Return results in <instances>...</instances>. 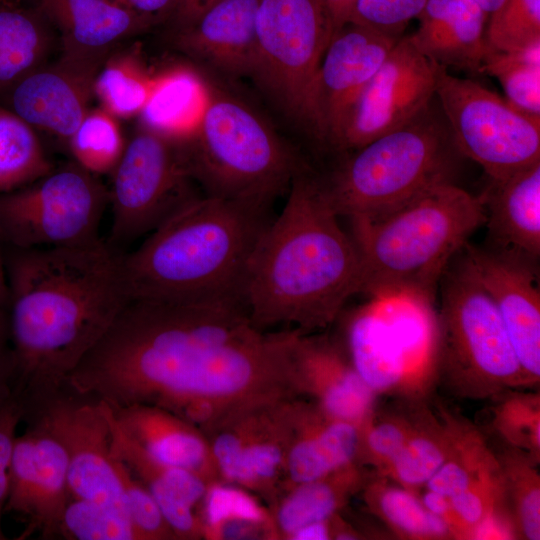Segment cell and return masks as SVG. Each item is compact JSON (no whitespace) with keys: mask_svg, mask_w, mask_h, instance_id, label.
<instances>
[{"mask_svg":"<svg viewBox=\"0 0 540 540\" xmlns=\"http://www.w3.org/2000/svg\"><path fill=\"white\" fill-rule=\"evenodd\" d=\"M292 332L257 328L240 301L131 299L66 388L111 409L157 406L205 434L240 412L299 396Z\"/></svg>","mask_w":540,"mask_h":540,"instance_id":"obj_1","label":"cell"},{"mask_svg":"<svg viewBox=\"0 0 540 540\" xmlns=\"http://www.w3.org/2000/svg\"><path fill=\"white\" fill-rule=\"evenodd\" d=\"M123 256L100 238L9 254L4 386L23 420L66 389L70 374L131 300Z\"/></svg>","mask_w":540,"mask_h":540,"instance_id":"obj_2","label":"cell"},{"mask_svg":"<svg viewBox=\"0 0 540 540\" xmlns=\"http://www.w3.org/2000/svg\"><path fill=\"white\" fill-rule=\"evenodd\" d=\"M286 203L258 237L242 301L253 324L302 333L326 328L360 293L356 246L339 223L322 178L310 166L291 181Z\"/></svg>","mask_w":540,"mask_h":540,"instance_id":"obj_3","label":"cell"},{"mask_svg":"<svg viewBox=\"0 0 540 540\" xmlns=\"http://www.w3.org/2000/svg\"><path fill=\"white\" fill-rule=\"evenodd\" d=\"M270 206L205 195L184 205L130 254L131 299L242 301L250 254Z\"/></svg>","mask_w":540,"mask_h":540,"instance_id":"obj_4","label":"cell"},{"mask_svg":"<svg viewBox=\"0 0 540 540\" xmlns=\"http://www.w3.org/2000/svg\"><path fill=\"white\" fill-rule=\"evenodd\" d=\"M348 220L361 265L360 293L432 300L447 265L485 224L486 212L480 196L442 182L382 216Z\"/></svg>","mask_w":540,"mask_h":540,"instance_id":"obj_5","label":"cell"},{"mask_svg":"<svg viewBox=\"0 0 540 540\" xmlns=\"http://www.w3.org/2000/svg\"><path fill=\"white\" fill-rule=\"evenodd\" d=\"M456 149L447 122L433 109L346 154L322 183L339 217L372 219L451 177Z\"/></svg>","mask_w":540,"mask_h":540,"instance_id":"obj_6","label":"cell"},{"mask_svg":"<svg viewBox=\"0 0 540 540\" xmlns=\"http://www.w3.org/2000/svg\"><path fill=\"white\" fill-rule=\"evenodd\" d=\"M186 145L206 195L270 207L309 166L251 108L210 90Z\"/></svg>","mask_w":540,"mask_h":540,"instance_id":"obj_7","label":"cell"},{"mask_svg":"<svg viewBox=\"0 0 540 540\" xmlns=\"http://www.w3.org/2000/svg\"><path fill=\"white\" fill-rule=\"evenodd\" d=\"M460 254L440 278L437 379L453 395L474 400L528 387L492 298Z\"/></svg>","mask_w":540,"mask_h":540,"instance_id":"obj_8","label":"cell"},{"mask_svg":"<svg viewBox=\"0 0 540 540\" xmlns=\"http://www.w3.org/2000/svg\"><path fill=\"white\" fill-rule=\"evenodd\" d=\"M255 34L252 77L312 136L313 86L333 36L322 0H259Z\"/></svg>","mask_w":540,"mask_h":540,"instance_id":"obj_9","label":"cell"},{"mask_svg":"<svg viewBox=\"0 0 540 540\" xmlns=\"http://www.w3.org/2000/svg\"><path fill=\"white\" fill-rule=\"evenodd\" d=\"M108 190L112 211L107 242L121 245L156 230L198 197L186 137L139 126L127 141Z\"/></svg>","mask_w":540,"mask_h":540,"instance_id":"obj_10","label":"cell"},{"mask_svg":"<svg viewBox=\"0 0 540 540\" xmlns=\"http://www.w3.org/2000/svg\"><path fill=\"white\" fill-rule=\"evenodd\" d=\"M107 188L78 164L51 170L0 193V240L16 249L54 248L99 239Z\"/></svg>","mask_w":540,"mask_h":540,"instance_id":"obj_11","label":"cell"},{"mask_svg":"<svg viewBox=\"0 0 540 540\" xmlns=\"http://www.w3.org/2000/svg\"><path fill=\"white\" fill-rule=\"evenodd\" d=\"M435 96L456 149L479 164L490 180L540 161V117L516 109L476 81L451 75L439 64Z\"/></svg>","mask_w":540,"mask_h":540,"instance_id":"obj_12","label":"cell"},{"mask_svg":"<svg viewBox=\"0 0 540 540\" xmlns=\"http://www.w3.org/2000/svg\"><path fill=\"white\" fill-rule=\"evenodd\" d=\"M299 398L250 408L205 433L221 482L260 496L268 508L276 501L281 493Z\"/></svg>","mask_w":540,"mask_h":540,"instance_id":"obj_13","label":"cell"},{"mask_svg":"<svg viewBox=\"0 0 540 540\" xmlns=\"http://www.w3.org/2000/svg\"><path fill=\"white\" fill-rule=\"evenodd\" d=\"M26 421L40 424L64 447L72 498L99 503L129 521L103 402L65 389Z\"/></svg>","mask_w":540,"mask_h":540,"instance_id":"obj_14","label":"cell"},{"mask_svg":"<svg viewBox=\"0 0 540 540\" xmlns=\"http://www.w3.org/2000/svg\"><path fill=\"white\" fill-rule=\"evenodd\" d=\"M437 68L402 36L357 99L334 152H353L424 114L436 99Z\"/></svg>","mask_w":540,"mask_h":540,"instance_id":"obj_15","label":"cell"},{"mask_svg":"<svg viewBox=\"0 0 540 540\" xmlns=\"http://www.w3.org/2000/svg\"><path fill=\"white\" fill-rule=\"evenodd\" d=\"M399 39L355 23L332 36L312 93L318 144L334 151L357 99Z\"/></svg>","mask_w":540,"mask_h":540,"instance_id":"obj_16","label":"cell"},{"mask_svg":"<svg viewBox=\"0 0 540 540\" xmlns=\"http://www.w3.org/2000/svg\"><path fill=\"white\" fill-rule=\"evenodd\" d=\"M27 424L14 440L5 512L25 523L18 539L34 533L41 539H55L60 537L62 516L71 498L68 459L54 435L36 422Z\"/></svg>","mask_w":540,"mask_h":540,"instance_id":"obj_17","label":"cell"},{"mask_svg":"<svg viewBox=\"0 0 540 540\" xmlns=\"http://www.w3.org/2000/svg\"><path fill=\"white\" fill-rule=\"evenodd\" d=\"M463 254L492 298L528 387L540 379L539 263L467 242Z\"/></svg>","mask_w":540,"mask_h":540,"instance_id":"obj_18","label":"cell"},{"mask_svg":"<svg viewBox=\"0 0 540 540\" xmlns=\"http://www.w3.org/2000/svg\"><path fill=\"white\" fill-rule=\"evenodd\" d=\"M102 64L61 55L55 63L42 64L0 92V99L31 127L67 144L90 109Z\"/></svg>","mask_w":540,"mask_h":540,"instance_id":"obj_19","label":"cell"},{"mask_svg":"<svg viewBox=\"0 0 540 540\" xmlns=\"http://www.w3.org/2000/svg\"><path fill=\"white\" fill-rule=\"evenodd\" d=\"M290 361L301 398L360 428L371 416L377 396L358 375L344 348L329 336L294 329Z\"/></svg>","mask_w":540,"mask_h":540,"instance_id":"obj_20","label":"cell"},{"mask_svg":"<svg viewBox=\"0 0 540 540\" xmlns=\"http://www.w3.org/2000/svg\"><path fill=\"white\" fill-rule=\"evenodd\" d=\"M259 0H226L175 27L182 52L230 76H252L256 63L255 15Z\"/></svg>","mask_w":540,"mask_h":540,"instance_id":"obj_21","label":"cell"},{"mask_svg":"<svg viewBox=\"0 0 540 540\" xmlns=\"http://www.w3.org/2000/svg\"><path fill=\"white\" fill-rule=\"evenodd\" d=\"M60 33L62 56L103 63L119 43L154 25L117 0H39L36 8Z\"/></svg>","mask_w":540,"mask_h":540,"instance_id":"obj_22","label":"cell"},{"mask_svg":"<svg viewBox=\"0 0 540 540\" xmlns=\"http://www.w3.org/2000/svg\"><path fill=\"white\" fill-rule=\"evenodd\" d=\"M489 182L480 195L486 212L484 247L539 263L540 161Z\"/></svg>","mask_w":540,"mask_h":540,"instance_id":"obj_23","label":"cell"},{"mask_svg":"<svg viewBox=\"0 0 540 540\" xmlns=\"http://www.w3.org/2000/svg\"><path fill=\"white\" fill-rule=\"evenodd\" d=\"M488 18L474 0H428L409 39L421 54L447 69L480 73L492 49L486 37Z\"/></svg>","mask_w":540,"mask_h":540,"instance_id":"obj_24","label":"cell"},{"mask_svg":"<svg viewBox=\"0 0 540 540\" xmlns=\"http://www.w3.org/2000/svg\"><path fill=\"white\" fill-rule=\"evenodd\" d=\"M360 430L359 426L333 418L311 401L299 398L280 495L295 485L357 462Z\"/></svg>","mask_w":540,"mask_h":540,"instance_id":"obj_25","label":"cell"},{"mask_svg":"<svg viewBox=\"0 0 540 540\" xmlns=\"http://www.w3.org/2000/svg\"><path fill=\"white\" fill-rule=\"evenodd\" d=\"M111 410L125 434L153 458L191 471L209 485L221 482L209 442L193 424L152 405L132 404Z\"/></svg>","mask_w":540,"mask_h":540,"instance_id":"obj_26","label":"cell"},{"mask_svg":"<svg viewBox=\"0 0 540 540\" xmlns=\"http://www.w3.org/2000/svg\"><path fill=\"white\" fill-rule=\"evenodd\" d=\"M352 366L378 397L397 394L407 400V373L402 352L374 303L357 309L346 326Z\"/></svg>","mask_w":540,"mask_h":540,"instance_id":"obj_27","label":"cell"},{"mask_svg":"<svg viewBox=\"0 0 540 540\" xmlns=\"http://www.w3.org/2000/svg\"><path fill=\"white\" fill-rule=\"evenodd\" d=\"M369 476L362 465L354 462L282 493L269 507L277 539L288 540L298 529L340 513Z\"/></svg>","mask_w":540,"mask_h":540,"instance_id":"obj_28","label":"cell"},{"mask_svg":"<svg viewBox=\"0 0 540 540\" xmlns=\"http://www.w3.org/2000/svg\"><path fill=\"white\" fill-rule=\"evenodd\" d=\"M107 409L111 426L112 456L121 461L147 488L163 515L167 518L174 517L187 503L198 509L209 484L191 471L153 458L125 434L110 407L107 406Z\"/></svg>","mask_w":540,"mask_h":540,"instance_id":"obj_29","label":"cell"},{"mask_svg":"<svg viewBox=\"0 0 540 540\" xmlns=\"http://www.w3.org/2000/svg\"><path fill=\"white\" fill-rule=\"evenodd\" d=\"M458 422V417L446 411L442 412L441 418L436 417L422 401L412 434L378 475L417 494L448 457Z\"/></svg>","mask_w":540,"mask_h":540,"instance_id":"obj_30","label":"cell"},{"mask_svg":"<svg viewBox=\"0 0 540 540\" xmlns=\"http://www.w3.org/2000/svg\"><path fill=\"white\" fill-rule=\"evenodd\" d=\"M208 93L202 78L189 67L176 66L155 74L152 93L138 115L140 125L186 137L197 125Z\"/></svg>","mask_w":540,"mask_h":540,"instance_id":"obj_31","label":"cell"},{"mask_svg":"<svg viewBox=\"0 0 540 540\" xmlns=\"http://www.w3.org/2000/svg\"><path fill=\"white\" fill-rule=\"evenodd\" d=\"M204 539L278 540L270 509L238 486L210 484L199 506Z\"/></svg>","mask_w":540,"mask_h":540,"instance_id":"obj_32","label":"cell"},{"mask_svg":"<svg viewBox=\"0 0 540 540\" xmlns=\"http://www.w3.org/2000/svg\"><path fill=\"white\" fill-rule=\"evenodd\" d=\"M48 24L37 9L0 2V92L44 64Z\"/></svg>","mask_w":540,"mask_h":540,"instance_id":"obj_33","label":"cell"},{"mask_svg":"<svg viewBox=\"0 0 540 540\" xmlns=\"http://www.w3.org/2000/svg\"><path fill=\"white\" fill-rule=\"evenodd\" d=\"M361 491L369 510L398 538L452 539L447 524L425 508L418 494L390 479L370 474Z\"/></svg>","mask_w":540,"mask_h":540,"instance_id":"obj_34","label":"cell"},{"mask_svg":"<svg viewBox=\"0 0 540 540\" xmlns=\"http://www.w3.org/2000/svg\"><path fill=\"white\" fill-rule=\"evenodd\" d=\"M152 74L138 53H111L101 65L94 82V95L101 107L118 119L138 116L154 87Z\"/></svg>","mask_w":540,"mask_h":540,"instance_id":"obj_35","label":"cell"},{"mask_svg":"<svg viewBox=\"0 0 540 540\" xmlns=\"http://www.w3.org/2000/svg\"><path fill=\"white\" fill-rule=\"evenodd\" d=\"M52 169L35 129L0 105V193L34 182Z\"/></svg>","mask_w":540,"mask_h":540,"instance_id":"obj_36","label":"cell"},{"mask_svg":"<svg viewBox=\"0 0 540 540\" xmlns=\"http://www.w3.org/2000/svg\"><path fill=\"white\" fill-rule=\"evenodd\" d=\"M500 470L496 454L480 431L459 418L448 457L424 487L451 497Z\"/></svg>","mask_w":540,"mask_h":540,"instance_id":"obj_37","label":"cell"},{"mask_svg":"<svg viewBox=\"0 0 540 540\" xmlns=\"http://www.w3.org/2000/svg\"><path fill=\"white\" fill-rule=\"evenodd\" d=\"M496 456L519 538L539 540L540 476L536 470L537 463L525 452L507 444Z\"/></svg>","mask_w":540,"mask_h":540,"instance_id":"obj_38","label":"cell"},{"mask_svg":"<svg viewBox=\"0 0 540 540\" xmlns=\"http://www.w3.org/2000/svg\"><path fill=\"white\" fill-rule=\"evenodd\" d=\"M126 144L118 118L102 107L89 109L67 142L75 163L96 176L113 172Z\"/></svg>","mask_w":540,"mask_h":540,"instance_id":"obj_39","label":"cell"},{"mask_svg":"<svg viewBox=\"0 0 540 540\" xmlns=\"http://www.w3.org/2000/svg\"><path fill=\"white\" fill-rule=\"evenodd\" d=\"M480 73L495 77L516 109L540 117V44L516 51L491 49Z\"/></svg>","mask_w":540,"mask_h":540,"instance_id":"obj_40","label":"cell"},{"mask_svg":"<svg viewBox=\"0 0 540 540\" xmlns=\"http://www.w3.org/2000/svg\"><path fill=\"white\" fill-rule=\"evenodd\" d=\"M423 400H406L405 410L378 411L362 425L357 462L382 473L404 447L413 432Z\"/></svg>","mask_w":540,"mask_h":540,"instance_id":"obj_41","label":"cell"},{"mask_svg":"<svg viewBox=\"0 0 540 540\" xmlns=\"http://www.w3.org/2000/svg\"><path fill=\"white\" fill-rule=\"evenodd\" d=\"M494 407L493 425L503 441L537 464L540 458L539 394L501 393Z\"/></svg>","mask_w":540,"mask_h":540,"instance_id":"obj_42","label":"cell"},{"mask_svg":"<svg viewBox=\"0 0 540 540\" xmlns=\"http://www.w3.org/2000/svg\"><path fill=\"white\" fill-rule=\"evenodd\" d=\"M486 37L499 51H516L540 44V0H506L489 15Z\"/></svg>","mask_w":540,"mask_h":540,"instance_id":"obj_43","label":"cell"},{"mask_svg":"<svg viewBox=\"0 0 540 540\" xmlns=\"http://www.w3.org/2000/svg\"><path fill=\"white\" fill-rule=\"evenodd\" d=\"M60 537L69 540H136L125 517L99 503L72 497L62 516Z\"/></svg>","mask_w":540,"mask_h":540,"instance_id":"obj_44","label":"cell"},{"mask_svg":"<svg viewBox=\"0 0 540 540\" xmlns=\"http://www.w3.org/2000/svg\"><path fill=\"white\" fill-rule=\"evenodd\" d=\"M114 460L127 515L136 540H177L175 533L147 488L121 461L116 458Z\"/></svg>","mask_w":540,"mask_h":540,"instance_id":"obj_45","label":"cell"},{"mask_svg":"<svg viewBox=\"0 0 540 540\" xmlns=\"http://www.w3.org/2000/svg\"><path fill=\"white\" fill-rule=\"evenodd\" d=\"M428 0H358L350 23L401 38L410 20L416 18Z\"/></svg>","mask_w":540,"mask_h":540,"instance_id":"obj_46","label":"cell"},{"mask_svg":"<svg viewBox=\"0 0 540 540\" xmlns=\"http://www.w3.org/2000/svg\"><path fill=\"white\" fill-rule=\"evenodd\" d=\"M21 420H23L22 409L3 385L0 389V540L7 539L2 529V515L9 493L13 444Z\"/></svg>","mask_w":540,"mask_h":540,"instance_id":"obj_47","label":"cell"},{"mask_svg":"<svg viewBox=\"0 0 540 540\" xmlns=\"http://www.w3.org/2000/svg\"><path fill=\"white\" fill-rule=\"evenodd\" d=\"M417 494L425 508L447 524L452 539H465L463 529L453 510L449 497L425 487Z\"/></svg>","mask_w":540,"mask_h":540,"instance_id":"obj_48","label":"cell"},{"mask_svg":"<svg viewBox=\"0 0 540 540\" xmlns=\"http://www.w3.org/2000/svg\"><path fill=\"white\" fill-rule=\"evenodd\" d=\"M153 24L170 19L180 0H117Z\"/></svg>","mask_w":540,"mask_h":540,"instance_id":"obj_49","label":"cell"},{"mask_svg":"<svg viewBox=\"0 0 540 540\" xmlns=\"http://www.w3.org/2000/svg\"><path fill=\"white\" fill-rule=\"evenodd\" d=\"M358 0H322L331 23L333 35L350 23Z\"/></svg>","mask_w":540,"mask_h":540,"instance_id":"obj_50","label":"cell"},{"mask_svg":"<svg viewBox=\"0 0 540 540\" xmlns=\"http://www.w3.org/2000/svg\"><path fill=\"white\" fill-rule=\"evenodd\" d=\"M226 0H180L175 12L170 19L174 22V27L182 26L210 7Z\"/></svg>","mask_w":540,"mask_h":540,"instance_id":"obj_51","label":"cell"},{"mask_svg":"<svg viewBox=\"0 0 540 540\" xmlns=\"http://www.w3.org/2000/svg\"><path fill=\"white\" fill-rule=\"evenodd\" d=\"M8 303V282L5 263L0 255V310H5Z\"/></svg>","mask_w":540,"mask_h":540,"instance_id":"obj_52","label":"cell"},{"mask_svg":"<svg viewBox=\"0 0 540 540\" xmlns=\"http://www.w3.org/2000/svg\"><path fill=\"white\" fill-rule=\"evenodd\" d=\"M488 15L496 12L506 0H474Z\"/></svg>","mask_w":540,"mask_h":540,"instance_id":"obj_53","label":"cell"},{"mask_svg":"<svg viewBox=\"0 0 540 540\" xmlns=\"http://www.w3.org/2000/svg\"><path fill=\"white\" fill-rule=\"evenodd\" d=\"M5 366H6V350H5V340L0 346V389L4 384L5 376Z\"/></svg>","mask_w":540,"mask_h":540,"instance_id":"obj_54","label":"cell"},{"mask_svg":"<svg viewBox=\"0 0 540 540\" xmlns=\"http://www.w3.org/2000/svg\"><path fill=\"white\" fill-rule=\"evenodd\" d=\"M5 340L4 311L0 310V346Z\"/></svg>","mask_w":540,"mask_h":540,"instance_id":"obj_55","label":"cell"},{"mask_svg":"<svg viewBox=\"0 0 540 540\" xmlns=\"http://www.w3.org/2000/svg\"><path fill=\"white\" fill-rule=\"evenodd\" d=\"M0 2L5 4L19 5L20 0H0Z\"/></svg>","mask_w":540,"mask_h":540,"instance_id":"obj_56","label":"cell"}]
</instances>
